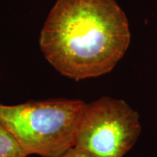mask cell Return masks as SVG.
Returning a JSON list of instances; mask_svg holds the SVG:
<instances>
[{"instance_id": "3", "label": "cell", "mask_w": 157, "mask_h": 157, "mask_svg": "<svg viewBox=\"0 0 157 157\" xmlns=\"http://www.w3.org/2000/svg\"><path fill=\"white\" fill-rule=\"evenodd\" d=\"M140 132V116L127 102L103 97L84 105L74 147L95 157H124Z\"/></svg>"}, {"instance_id": "5", "label": "cell", "mask_w": 157, "mask_h": 157, "mask_svg": "<svg viewBox=\"0 0 157 157\" xmlns=\"http://www.w3.org/2000/svg\"><path fill=\"white\" fill-rule=\"evenodd\" d=\"M58 157H95L89 153L84 151L81 149H78L75 147L70 148L69 150L65 152L63 154Z\"/></svg>"}, {"instance_id": "4", "label": "cell", "mask_w": 157, "mask_h": 157, "mask_svg": "<svg viewBox=\"0 0 157 157\" xmlns=\"http://www.w3.org/2000/svg\"><path fill=\"white\" fill-rule=\"evenodd\" d=\"M0 157H29L17 139L0 121Z\"/></svg>"}, {"instance_id": "6", "label": "cell", "mask_w": 157, "mask_h": 157, "mask_svg": "<svg viewBox=\"0 0 157 157\" xmlns=\"http://www.w3.org/2000/svg\"><path fill=\"white\" fill-rule=\"evenodd\" d=\"M0 104H1V103H0Z\"/></svg>"}, {"instance_id": "1", "label": "cell", "mask_w": 157, "mask_h": 157, "mask_svg": "<svg viewBox=\"0 0 157 157\" xmlns=\"http://www.w3.org/2000/svg\"><path fill=\"white\" fill-rule=\"evenodd\" d=\"M130 37L128 20L115 0H57L39 46L57 71L79 81L111 71Z\"/></svg>"}, {"instance_id": "2", "label": "cell", "mask_w": 157, "mask_h": 157, "mask_svg": "<svg viewBox=\"0 0 157 157\" xmlns=\"http://www.w3.org/2000/svg\"><path fill=\"white\" fill-rule=\"evenodd\" d=\"M84 105L81 100L67 98L0 104V121L29 156L58 157L74 146Z\"/></svg>"}]
</instances>
